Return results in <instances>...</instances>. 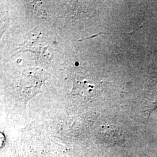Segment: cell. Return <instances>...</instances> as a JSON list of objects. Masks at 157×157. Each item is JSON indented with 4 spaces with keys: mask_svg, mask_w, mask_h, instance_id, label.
Returning a JSON list of instances; mask_svg holds the SVG:
<instances>
[{
    "mask_svg": "<svg viewBox=\"0 0 157 157\" xmlns=\"http://www.w3.org/2000/svg\"><path fill=\"white\" fill-rule=\"evenodd\" d=\"M98 136L101 141L108 145L122 146L124 142L122 130L115 125L110 124L101 126Z\"/></svg>",
    "mask_w": 157,
    "mask_h": 157,
    "instance_id": "cell-1",
    "label": "cell"
},
{
    "mask_svg": "<svg viewBox=\"0 0 157 157\" xmlns=\"http://www.w3.org/2000/svg\"><path fill=\"white\" fill-rule=\"evenodd\" d=\"M43 80L36 74L25 76L22 78L20 86L19 94L25 102L39 93Z\"/></svg>",
    "mask_w": 157,
    "mask_h": 157,
    "instance_id": "cell-2",
    "label": "cell"
}]
</instances>
